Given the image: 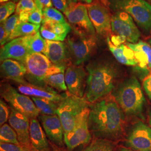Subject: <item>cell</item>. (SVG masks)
<instances>
[{
    "label": "cell",
    "mask_w": 151,
    "mask_h": 151,
    "mask_svg": "<svg viewBox=\"0 0 151 151\" xmlns=\"http://www.w3.org/2000/svg\"><path fill=\"white\" fill-rule=\"evenodd\" d=\"M16 5L15 2L10 1L1 4L0 6V22L1 24L11 16V15L16 11Z\"/></svg>",
    "instance_id": "cell-32"
},
{
    "label": "cell",
    "mask_w": 151,
    "mask_h": 151,
    "mask_svg": "<svg viewBox=\"0 0 151 151\" xmlns=\"http://www.w3.org/2000/svg\"><path fill=\"white\" fill-rule=\"evenodd\" d=\"M20 22H20L19 15L15 14L14 15H11L6 20L5 22L1 24H3L6 32L8 34L9 37H10L11 33L15 29L17 25H19Z\"/></svg>",
    "instance_id": "cell-34"
},
{
    "label": "cell",
    "mask_w": 151,
    "mask_h": 151,
    "mask_svg": "<svg viewBox=\"0 0 151 151\" xmlns=\"http://www.w3.org/2000/svg\"><path fill=\"white\" fill-rule=\"evenodd\" d=\"M66 44L73 64L80 65L91 56L96 47L97 39L96 34H82L72 30L67 37Z\"/></svg>",
    "instance_id": "cell-4"
},
{
    "label": "cell",
    "mask_w": 151,
    "mask_h": 151,
    "mask_svg": "<svg viewBox=\"0 0 151 151\" xmlns=\"http://www.w3.org/2000/svg\"><path fill=\"white\" fill-rule=\"evenodd\" d=\"M30 120V138L33 150L48 151V143L39 122L36 118H31Z\"/></svg>",
    "instance_id": "cell-22"
},
{
    "label": "cell",
    "mask_w": 151,
    "mask_h": 151,
    "mask_svg": "<svg viewBox=\"0 0 151 151\" xmlns=\"http://www.w3.org/2000/svg\"><path fill=\"white\" fill-rule=\"evenodd\" d=\"M20 0H11V1H13V2H18L19 1H20Z\"/></svg>",
    "instance_id": "cell-48"
},
{
    "label": "cell",
    "mask_w": 151,
    "mask_h": 151,
    "mask_svg": "<svg viewBox=\"0 0 151 151\" xmlns=\"http://www.w3.org/2000/svg\"><path fill=\"white\" fill-rule=\"evenodd\" d=\"M143 87L148 97L151 100V74L147 76L143 80Z\"/></svg>",
    "instance_id": "cell-39"
},
{
    "label": "cell",
    "mask_w": 151,
    "mask_h": 151,
    "mask_svg": "<svg viewBox=\"0 0 151 151\" xmlns=\"http://www.w3.org/2000/svg\"><path fill=\"white\" fill-rule=\"evenodd\" d=\"M124 123L123 111L113 100L99 101L90 109L89 128L97 136L107 138L118 137L123 131Z\"/></svg>",
    "instance_id": "cell-1"
},
{
    "label": "cell",
    "mask_w": 151,
    "mask_h": 151,
    "mask_svg": "<svg viewBox=\"0 0 151 151\" xmlns=\"http://www.w3.org/2000/svg\"><path fill=\"white\" fill-rule=\"evenodd\" d=\"M115 101L127 115L140 116L145 98L138 80L132 77L122 83L115 92Z\"/></svg>",
    "instance_id": "cell-3"
},
{
    "label": "cell",
    "mask_w": 151,
    "mask_h": 151,
    "mask_svg": "<svg viewBox=\"0 0 151 151\" xmlns=\"http://www.w3.org/2000/svg\"><path fill=\"white\" fill-rule=\"evenodd\" d=\"M119 151H134L129 150V149H127V148H121Z\"/></svg>",
    "instance_id": "cell-45"
},
{
    "label": "cell",
    "mask_w": 151,
    "mask_h": 151,
    "mask_svg": "<svg viewBox=\"0 0 151 151\" xmlns=\"http://www.w3.org/2000/svg\"><path fill=\"white\" fill-rule=\"evenodd\" d=\"M37 7L34 0H20L17 4L15 12L19 15L22 12L35 10Z\"/></svg>",
    "instance_id": "cell-33"
},
{
    "label": "cell",
    "mask_w": 151,
    "mask_h": 151,
    "mask_svg": "<svg viewBox=\"0 0 151 151\" xmlns=\"http://www.w3.org/2000/svg\"><path fill=\"white\" fill-rule=\"evenodd\" d=\"M78 1H80V0H67L68 5L71 4H73V3H77Z\"/></svg>",
    "instance_id": "cell-43"
},
{
    "label": "cell",
    "mask_w": 151,
    "mask_h": 151,
    "mask_svg": "<svg viewBox=\"0 0 151 151\" xmlns=\"http://www.w3.org/2000/svg\"><path fill=\"white\" fill-rule=\"evenodd\" d=\"M1 151H27L22 146L12 143H1Z\"/></svg>",
    "instance_id": "cell-37"
},
{
    "label": "cell",
    "mask_w": 151,
    "mask_h": 151,
    "mask_svg": "<svg viewBox=\"0 0 151 151\" xmlns=\"http://www.w3.org/2000/svg\"><path fill=\"white\" fill-rule=\"evenodd\" d=\"M149 123H150V126H151V115H150V118H149Z\"/></svg>",
    "instance_id": "cell-47"
},
{
    "label": "cell",
    "mask_w": 151,
    "mask_h": 151,
    "mask_svg": "<svg viewBox=\"0 0 151 151\" xmlns=\"http://www.w3.org/2000/svg\"><path fill=\"white\" fill-rule=\"evenodd\" d=\"M127 145L135 151H151V128L139 122L133 126L127 138Z\"/></svg>",
    "instance_id": "cell-13"
},
{
    "label": "cell",
    "mask_w": 151,
    "mask_h": 151,
    "mask_svg": "<svg viewBox=\"0 0 151 151\" xmlns=\"http://www.w3.org/2000/svg\"><path fill=\"white\" fill-rule=\"evenodd\" d=\"M114 145L110 140L96 139L82 151H113Z\"/></svg>",
    "instance_id": "cell-30"
},
{
    "label": "cell",
    "mask_w": 151,
    "mask_h": 151,
    "mask_svg": "<svg viewBox=\"0 0 151 151\" xmlns=\"http://www.w3.org/2000/svg\"><path fill=\"white\" fill-rule=\"evenodd\" d=\"M86 68V99L89 103H94L112 91L118 72L114 65L107 62L91 63Z\"/></svg>",
    "instance_id": "cell-2"
},
{
    "label": "cell",
    "mask_w": 151,
    "mask_h": 151,
    "mask_svg": "<svg viewBox=\"0 0 151 151\" xmlns=\"http://www.w3.org/2000/svg\"><path fill=\"white\" fill-rule=\"evenodd\" d=\"M82 2L86 3L87 4H91L92 2L93 1V0H81Z\"/></svg>",
    "instance_id": "cell-44"
},
{
    "label": "cell",
    "mask_w": 151,
    "mask_h": 151,
    "mask_svg": "<svg viewBox=\"0 0 151 151\" xmlns=\"http://www.w3.org/2000/svg\"><path fill=\"white\" fill-rule=\"evenodd\" d=\"M9 0H0L1 4H3V3H5V2H7Z\"/></svg>",
    "instance_id": "cell-46"
},
{
    "label": "cell",
    "mask_w": 151,
    "mask_h": 151,
    "mask_svg": "<svg viewBox=\"0 0 151 151\" xmlns=\"http://www.w3.org/2000/svg\"><path fill=\"white\" fill-rule=\"evenodd\" d=\"M148 2H149L150 4L151 5V0H146Z\"/></svg>",
    "instance_id": "cell-50"
},
{
    "label": "cell",
    "mask_w": 151,
    "mask_h": 151,
    "mask_svg": "<svg viewBox=\"0 0 151 151\" xmlns=\"http://www.w3.org/2000/svg\"><path fill=\"white\" fill-rule=\"evenodd\" d=\"M43 54L54 65L65 67L70 57L67 44L59 41L46 40Z\"/></svg>",
    "instance_id": "cell-18"
},
{
    "label": "cell",
    "mask_w": 151,
    "mask_h": 151,
    "mask_svg": "<svg viewBox=\"0 0 151 151\" xmlns=\"http://www.w3.org/2000/svg\"><path fill=\"white\" fill-rule=\"evenodd\" d=\"M40 27V25H35L29 22H20L11 33L8 42L16 38L34 35L39 32Z\"/></svg>",
    "instance_id": "cell-24"
},
{
    "label": "cell",
    "mask_w": 151,
    "mask_h": 151,
    "mask_svg": "<svg viewBox=\"0 0 151 151\" xmlns=\"http://www.w3.org/2000/svg\"><path fill=\"white\" fill-rule=\"evenodd\" d=\"M116 11L129 14L138 25L144 30H151V5L145 0H110Z\"/></svg>",
    "instance_id": "cell-6"
},
{
    "label": "cell",
    "mask_w": 151,
    "mask_h": 151,
    "mask_svg": "<svg viewBox=\"0 0 151 151\" xmlns=\"http://www.w3.org/2000/svg\"><path fill=\"white\" fill-rule=\"evenodd\" d=\"M42 26L47 28L56 35L62 38L64 40L72 29L70 24L66 22L63 23L54 22L50 21H42Z\"/></svg>",
    "instance_id": "cell-27"
},
{
    "label": "cell",
    "mask_w": 151,
    "mask_h": 151,
    "mask_svg": "<svg viewBox=\"0 0 151 151\" xmlns=\"http://www.w3.org/2000/svg\"><path fill=\"white\" fill-rule=\"evenodd\" d=\"M27 48L29 54L32 53H43L46 47V40L38 32L34 35L26 36Z\"/></svg>",
    "instance_id": "cell-25"
},
{
    "label": "cell",
    "mask_w": 151,
    "mask_h": 151,
    "mask_svg": "<svg viewBox=\"0 0 151 151\" xmlns=\"http://www.w3.org/2000/svg\"><path fill=\"white\" fill-rule=\"evenodd\" d=\"M43 21H50L54 22H66L63 15L57 9L46 7L43 10Z\"/></svg>",
    "instance_id": "cell-31"
},
{
    "label": "cell",
    "mask_w": 151,
    "mask_h": 151,
    "mask_svg": "<svg viewBox=\"0 0 151 151\" xmlns=\"http://www.w3.org/2000/svg\"><path fill=\"white\" fill-rule=\"evenodd\" d=\"M29 119L27 115L11 108L9 118V124L16 132L21 146L27 151H31L33 149L30 138V120Z\"/></svg>",
    "instance_id": "cell-14"
},
{
    "label": "cell",
    "mask_w": 151,
    "mask_h": 151,
    "mask_svg": "<svg viewBox=\"0 0 151 151\" xmlns=\"http://www.w3.org/2000/svg\"><path fill=\"white\" fill-rule=\"evenodd\" d=\"M126 45L134 52L135 58L140 68H151V47L143 41L137 43H127Z\"/></svg>",
    "instance_id": "cell-23"
},
{
    "label": "cell",
    "mask_w": 151,
    "mask_h": 151,
    "mask_svg": "<svg viewBox=\"0 0 151 151\" xmlns=\"http://www.w3.org/2000/svg\"><path fill=\"white\" fill-rule=\"evenodd\" d=\"M37 8L42 10L46 7H52L53 4L52 0H34Z\"/></svg>",
    "instance_id": "cell-40"
},
{
    "label": "cell",
    "mask_w": 151,
    "mask_h": 151,
    "mask_svg": "<svg viewBox=\"0 0 151 151\" xmlns=\"http://www.w3.org/2000/svg\"><path fill=\"white\" fill-rule=\"evenodd\" d=\"M89 114L90 108H88L82 114L74 129L70 132L64 134L65 143L70 150L87 144L91 140V135L88 126Z\"/></svg>",
    "instance_id": "cell-11"
},
{
    "label": "cell",
    "mask_w": 151,
    "mask_h": 151,
    "mask_svg": "<svg viewBox=\"0 0 151 151\" xmlns=\"http://www.w3.org/2000/svg\"><path fill=\"white\" fill-rule=\"evenodd\" d=\"M9 110L6 103L2 100L0 101V125L5 124L9 118Z\"/></svg>",
    "instance_id": "cell-36"
},
{
    "label": "cell",
    "mask_w": 151,
    "mask_h": 151,
    "mask_svg": "<svg viewBox=\"0 0 151 151\" xmlns=\"http://www.w3.org/2000/svg\"><path fill=\"white\" fill-rule=\"evenodd\" d=\"M9 35L6 32L3 24H1L0 26V43L1 46H4L8 42Z\"/></svg>",
    "instance_id": "cell-41"
},
{
    "label": "cell",
    "mask_w": 151,
    "mask_h": 151,
    "mask_svg": "<svg viewBox=\"0 0 151 151\" xmlns=\"http://www.w3.org/2000/svg\"><path fill=\"white\" fill-rule=\"evenodd\" d=\"M27 74L39 81H43L48 76L65 72V67L53 64L42 53L29 54L24 63Z\"/></svg>",
    "instance_id": "cell-7"
},
{
    "label": "cell",
    "mask_w": 151,
    "mask_h": 151,
    "mask_svg": "<svg viewBox=\"0 0 151 151\" xmlns=\"http://www.w3.org/2000/svg\"><path fill=\"white\" fill-rule=\"evenodd\" d=\"M86 5L91 22L97 34L104 35L111 32V16L108 9L96 1Z\"/></svg>",
    "instance_id": "cell-12"
},
{
    "label": "cell",
    "mask_w": 151,
    "mask_h": 151,
    "mask_svg": "<svg viewBox=\"0 0 151 151\" xmlns=\"http://www.w3.org/2000/svg\"><path fill=\"white\" fill-rule=\"evenodd\" d=\"M43 21V12L42 10L37 8L35 10L29 11L28 17V22L35 24L40 25Z\"/></svg>",
    "instance_id": "cell-35"
},
{
    "label": "cell",
    "mask_w": 151,
    "mask_h": 151,
    "mask_svg": "<svg viewBox=\"0 0 151 151\" xmlns=\"http://www.w3.org/2000/svg\"><path fill=\"white\" fill-rule=\"evenodd\" d=\"M32 99L40 113L43 115H57V109L59 104L53 101L40 97H32Z\"/></svg>",
    "instance_id": "cell-26"
},
{
    "label": "cell",
    "mask_w": 151,
    "mask_h": 151,
    "mask_svg": "<svg viewBox=\"0 0 151 151\" xmlns=\"http://www.w3.org/2000/svg\"><path fill=\"white\" fill-rule=\"evenodd\" d=\"M106 41L109 50L120 63L130 66L138 65V62L135 58L134 52L126 44H123L119 47H116L111 43L109 37L106 39Z\"/></svg>",
    "instance_id": "cell-21"
},
{
    "label": "cell",
    "mask_w": 151,
    "mask_h": 151,
    "mask_svg": "<svg viewBox=\"0 0 151 151\" xmlns=\"http://www.w3.org/2000/svg\"><path fill=\"white\" fill-rule=\"evenodd\" d=\"M18 90L27 96L47 99L57 103H60L65 97L49 87L39 86L27 82L23 84H19Z\"/></svg>",
    "instance_id": "cell-19"
},
{
    "label": "cell",
    "mask_w": 151,
    "mask_h": 151,
    "mask_svg": "<svg viewBox=\"0 0 151 151\" xmlns=\"http://www.w3.org/2000/svg\"><path fill=\"white\" fill-rule=\"evenodd\" d=\"M53 5L58 10L65 14L68 8V4L67 0H52Z\"/></svg>",
    "instance_id": "cell-38"
},
{
    "label": "cell",
    "mask_w": 151,
    "mask_h": 151,
    "mask_svg": "<svg viewBox=\"0 0 151 151\" xmlns=\"http://www.w3.org/2000/svg\"><path fill=\"white\" fill-rule=\"evenodd\" d=\"M87 102L85 98L70 95L65 96L59 104L57 115L63 125L64 134L74 129L82 114L89 108Z\"/></svg>",
    "instance_id": "cell-5"
},
{
    "label": "cell",
    "mask_w": 151,
    "mask_h": 151,
    "mask_svg": "<svg viewBox=\"0 0 151 151\" xmlns=\"http://www.w3.org/2000/svg\"><path fill=\"white\" fill-rule=\"evenodd\" d=\"M29 54L26 37L16 38L6 44L1 49V62L7 59H12L24 63Z\"/></svg>",
    "instance_id": "cell-16"
},
{
    "label": "cell",
    "mask_w": 151,
    "mask_h": 151,
    "mask_svg": "<svg viewBox=\"0 0 151 151\" xmlns=\"http://www.w3.org/2000/svg\"><path fill=\"white\" fill-rule=\"evenodd\" d=\"M44 130L49 138L55 144H63L64 130L59 116L57 115H43L40 116Z\"/></svg>",
    "instance_id": "cell-17"
},
{
    "label": "cell",
    "mask_w": 151,
    "mask_h": 151,
    "mask_svg": "<svg viewBox=\"0 0 151 151\" xmlns=\"http://www.w3.org/2000/svg\"><path fill=\"white\" fill-rule=\"evenodd\" d=\"M87 73L80 65L68 66L65 72V81L71 95L83 97L87 82Z\"/></svg>",
    "instance_id": "cell-15"
},
{
    "label": "cell",
    "mask_w": 151,
    "mask_h": 151,
    "mask_svg": "<svg viewBox=\"0 0 151 151\" xmlns=\"http://www.w3.org/2000/svg\"><path fill=\"white\" fill-rule=\"evenodd\" d=\"M133 19L128 13L116 11L111 16V31L116 35L123 37L128 43H137L140 33Z\"/></svg>",
    "instance_id": "cell-10"
},
{
    "label": "cell",
    "mask_w": 151,
    "mask_h": 151,
    "mask_svg": "<svg viewBox=\"0 0 151 151\" xmlns=\"http://www.w3.org/2000/svg\"><path fill=\"white\" fill-rule=\"evenodd\" d=\"M1 72L7 79L23 84L27 82L24 77L27 74V70L22 63L16 60L7 59L1 62Z\"/></svg>",
    "instance_id": "cell-20"
},
{
    "label": "cell",
    "mask_w": 151,
    "mask_h": 151,
    "mask_svg": "<svg viewBox=\"0 0 151 151\" xmlns=\"http://www.w3.org/2000/svg\"><path fill=\"white\" fill-rule=\"evenodd\" d=\"M110 40L114 45L116 47H119V45L124 43V42L126 41V39L123 37L115 34L111 37Z\"/></svg>",
    "instance_id": "cell-42"
},
{
    "label": "cell",
    "mask_w": 151,
    "mask_h": 151,
    "mask_svg": "<svg viewBox=\"0 0 151 151\" xmlns=\"http://www.w3.org/2000/svg\"><path fill=\"white\" fill-rule=\"evenodd\" d=\"M43 82L49 86L59 91H65L67 90L65 81V72L48 76L44 79Z\"/></svg>",
    "instance_id": "cell-28"
},
{
    "label": "cell",
    "mask_w": 151,
    "mask_h": 151,
    "mask_svg": "<svg viewBox=\"0 0 151 151\" xmlns=\"http://www.w3.org/2000/svg\"><path fill=\"white\" fill-rule=\"evenodd\" d=\"M0 142L1 143H12L21 145L18 140L16 132L9 124H4L0 128Z\"/></svg>",
    "instance_id": "cell-29"
},
{
    "label": "cell",
    "mask_w": 151,
    "mask_h": 151,
    "mask_svg": "<svg viewBox=\"0 0 151 151\" xmlns=\"http://www.w3.org/2000/svg\"><path fill=\"white\" fill-rule=\"evenodd\" d=\"M65 14L72 30L82 34L95 35V29L90 19L86 5L80 2L70 4Z\"/></svg>",
    "instance_id": "cell-9"
},
{
    "label": "cell",
    "mask_w": 151,
    "mask_h": 151,
    "mask_svg": "<svg viewBox=\"0 0 151 151\" xmlns=\"http://www.w3.org/2000/svg\"><path fill=\"white\" fill-rule=\"evenodd\" d=\"M148 42H149V44H150V45H151V38L149 40V41H148Z\"/></svg>",
    "instance_id": "cell-49"
},
{
    "label": "cell",
    "mask_w": 151,
    "mask_h": 151,
    "mask_svg": "<svg viewBox=\"0 0 151 151\" xmlns=\"http://www.w3.org/2000/svg\"><path fill=\"white\" fill-rule=\"evenodd\" d=\"M1 95L14 109L27 115L30 119L36 118L40 113L32 99L19 93L10 84L5 83L1 86Z\"/></svg>",
    "instance_id": "cell-8"
}]
</instances>
